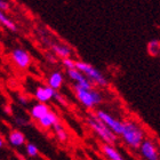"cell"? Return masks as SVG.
Instances as JSON below:
<instances>
[{
    "mask_svg": "<svg viewBox=\"0 0 160 160\" xmlns=\"http://www.w3.org/2000/svg\"><path fill=\"white\" fill-rule=\"evenodd\" d=\"M123 142L132 149H140L141 144L145 140V133L140 123L134 120H125L123 121L122 134Z\"/></svg>",
    "mask_w": 160,
    "mask_h": 160,
    "instance_id": "obj_1",
    "label": "cell"
},
{
    "mask_svg": "<svg viewBox=\"0 0 160 160\" xmlns=\"http://www.w3.org/2000/svg\"><path fill=\"white\" fill-rule=\"evenodd\" d=\"M87 123H88V126L92 128V130H93L94 133L103 141L104 144H110V145H112V144H114L117 142V138H118L117 135L109 127L105 126L96 116H90L87 119Z\"/></svg>",
    "mask_w": 160,
    "mask_h": 160,
    "instance_id": "obj_2",
    "label": "cell"
},
{
    "mask_svg": "<svg viewBox=\"0 0 160 160\" xmlns=\"http://www.w3.org/2000/svg\"><path fill=\"white\" fill-rule=\"evenodd\" d=\"M73 89L78 101L87 109H93L103 102L102 94L96 89H83L76 85L73 86Z\"/></svg>",
    "mask_w": 160,
    "mask_h": 160,
    "instance_id": "obj_3",
    "label": "cell"
},
{
    "mask_svg": "<svg viewBox=\"0 0 160 160\" xmlns=\"http://www.w3.org/2000/svg\"><path fill=\"white\" fill-rule=\"evenodd\" d=\"M76 69L79 70L81 73H83L88 79L90 80L92 83H96L97 86L105 87L108 86V80L104 77V74L98 71L96 68L90 65L89 63L82 62V61H77L76 62Z\"/></svg>",
    "mask_w": 160,
    "mask_h": 160,
    "instance_id": "obj_4",
    "label": "cell"
},
{
    "mask_svg": "<svg viewBox=\"0 0 160 160\" xmlns=\"http://www.w3.org/2000/svg\"><path fill=\"white\" fill-rule=\"evenodd\" d=\"M95 116H96L105 126L109 127L117 136L122 134L123 121L117 119L116 117L111 116L110 113H108V112H105V111H103V110H97L96 112H95Z\"/></svg>",
    "mask_w": 160,
    "mask_h": 160,
    "instance_id": "obj_5",
    "label": "cell"
},
{
    "mask_svg": "<svg viewBox=\"0 0 160 160\" xmlns=\"http://www.w3.org/2000/svg\"><path fill=\"white\" fill-rule=\"evenodd\" d=\"M141 156L144 160H160L159 152H158V148L156 147V144L149 138H145L144 142L141 144L140 149Z\"/></svg>",
    "mask_w": 160,
    "mask_h": 160,
    "instance_id": "obj_6",
    "label": "cell"
},
{
    "mask_svg": "<svg viewBox=\"0 0 160 160\" xmlns=\"http://www.w3.org/2000/svg\"><path fill=\"white\" fill-rule=\"evenodd\" d=\"M12 60L20 69H27L31 63L30 54L22 48H15L12 52Z\"/></svg>",
    "mask_w": 160,
    "mask_h": 160,
    "instance_id": "obj_7",
    "label": "cell"
},
{
    "mask_svg": "<svg viewBox=\"0 0 160 160\" xmlns=\"http://www.w3.org/2000/svg\"><path fill=\"white\" fill-rule=\"evenodd\" d=\"M68 77L71 80H73L74 85L80 88L83 89H93V83L90 82V80L85 76L83 73H81L79 70L73 69V70H68Z\"/></svg>",
    "mask_w": 160,
    "mask_h": 160,
    "instance_id": "obj_8",
    "label": "cell"
},
{
    "mask_svg": "<svg viewBox=\"0 0 160 160\" xmlns=\"http://www.w3.org/2000/svg\"><path fill=\"white\" fill-rule=\"evenodd\" d=\"M56 90H54L53 88H50L49 86H39L36 88L34 92V97L39 103H45L46 104L48 101H50L52 98L55 97Z\"/></svg>",
    "mask_w": 160,
    "mask_h": 160,
    "instance_id": "obj_9",
    "label": "cell"
},
{
    "mask_svg": "<svg viewBox=\"0 0 160 160\" xmlns=\"http://www.w3.org/2000/svg\"><path fill=\"white\" fill-rule=\"evenodd\" d=\"M50 111L49 107L45 103H37L34 104L33 107L31 108L30 110V116L32 119L34 120H40L43 118L48 112Z\"/></svg>",
    "mask_w": 160,
    "mask_h": 160,
    "instance_id": "obj_10",
    "label": "cell"
},
{
    "mask_svg": "<svg viewBox=\"0 0 160 160\" xmlns=\"http://www.w3.org/2000/svg\"><path fill=\"white\" fill-rule=\"evenodd\" d=\"M58 122V118H57L56 113L53 111H49L48 113L43 118H41L40 120H38V125L43 129H48L54 127L56 123Z\"/></svg>",
    "mask_w": 160,
    "mask_h": 160,
    "instance_id": "obj_11",
    "label": "cell"
},
{
    "mask_svg": "<svg viewBox=\"0 0 160 160\" xmlns=\"http://www.w3.org/2000/svg\"><path fill=\"white\" fill-rule=\"evenodd\" d=\"M101 150L103 152V154L107 157L108 160H125L123 157L119 153V151L110 144H103L101 147Z\"/></svg>",
    "mask_w": 160,
    "mask_h": 160,
    "instance_id": "obj_12",
    "label": "cell"
},
{
    "mask_svg": "<svg viewBox=\"0 0 160 160\" xmlns=\"http://www.w3.org/2000/svg\"><path fill=\"white\" fill-rule=\"evenodd\" d=\"M8 142H9L10 145H13L15 148L22 147L25 143V135L20 130L14 129L8 135Z\"/></svg>",
    "mask_w": 160,
    "mask_h": 160,
    "instance_id": "obj_13",
    "label": "cell"
},
{
    "mask_svg": "<svg viewBox=\"0 0 160 160\" xmlns=\"http://www.w3.org/2000/svg\"><path fill=\"white\" fill-rule=\"evenodd\" d=\"M63 81H64L63 73L60 72V71H54L53 73L49 76V78H48V86L50 88H53L54 90H57L61 88Z\"/></svg>",
    "mask_w": 160,
    "mask_h": 160,
    "instance_id": "obj_14",
    "label": "cell"
},
{
    "mask_svg": "<svg viewBox=\"0 0 160 160\" xmlns=\"http://www.w3.org/2000/svg\"><path fill=\"white\" fill-rule=\"evenodd\" d=\"M53 49H54V52H55L60 57H62L63 60L70 58L71 49L68 46H65V45H54Z\"/></svg>",
    "mask_w": 160,
    "mask_h": 160,
    "instance_id": "obj_15",
    "label": "cell"
},
{
    "mask_svg": "<svg viewBox=\"0 0 160 160\" xmlns=\"http://www.w3.org/2000/svg\"><path fill=\"white\" fill-rule=\"evenodd\" d=\"M0 24L3 25L5 28H7L8 30H10L12 32H15L16 31V25L14 23L13 21L10 20L9 17L7 16L6 14L0 10Z\"/></svg>",
    "mask_w": 160,
    "mask_h": 160,
    "instance_id": "obj_16",
    "label": "cell"
},
{
    "mask_svg": "<svg viewBox=\"0 0 160 160\" xmlns=\"http://www.w3.org/2000/svg\"><path fill=\"white\" fill-rule=\"evenodd\" d=\"M54 128V132H55V134H56L57 138L61 141V142H67L68 140V133L67 130L64 129L63 125L58 121V122L55 125V126L53 127Z\"/></svg>",
    "mask_w": 160,
    "mask_h": 160,
    "instance_id": "obj_17",
    "label": "cell"
},
{
    "mask_svg": "<svg viewBox=\"0 0 160 160\" xmlns=\"http://www.w3.org/2000/svg\"><path fill=\"white\" fill-rule=\"evenodd\" d=\"M148 53L151 56H158L160 55V41L159 40H151L148 43Z\"/></svg>",
    "mask_w": 160,
    "mask_h": 160,
    "instance_id": "obj_18",
    "label": "cell"
},
{
    "mask_svg": "<svg viewBox=\"0 0 160 160\" xmlns=\"http://www.w3.org/2000/svg\"><path fill=\"white\" fill-rule=\"evenodd\" d=\"M27 153L29 157H37L38 153H39V150H38V147L33 143H28L27 144Z\"/></svg>",
    "mask_w": 160,
    "mask_h": 160,
    "instance_id": "obj_19",
    "label": "cell"
},
{
    "mask_svg": "<svg viewBox=\"0 0 160 160\" xmlns=\"http://www.w3.org/2000/svg\"><path fill=\"white\" fill-rule=\"evenodd\" d=\"M76 62L77 61H73L72 58H65L63 60V65L64 68H67V70H73L76 69Z\"/></svg>",
    "mask_w": 160,
    "mask_h": 160,
    "instance_id": "obj_20",
    "label": "cell"
},
{
    "mask_svg": "<svg viewBox=\"0 0 160 160\" xmlns=\"http://www.w3.org/2000/svg\"><path fill=\"white\" fill-rule=\"evenodd\" d=\"M8 9H9V5H8V2L3 1V0H0V10L5 13V12H7Z\"/></svg>",
    "mask_w": 160,
    "mask_h": 160,
    "instance_id": "obj_21",
    "label": "cell"
},
{
    "mask_svg": "<svg viewBox=\"0 0 160 160\" xmlns=\"http://www.w3.org/2000/svg\"><path fill=\"white\" fill-rule=\"evenodd\" d=\"M18 102H20L21 104H23V105H25V104H27L28 102H29V101H28V98H25V97L20 96V97H18Z\"/></svg>",
    "mask_w": 160,
    "mask_h": 160,
    "instance_id": "obj_22",
    "label": "cell"
},
{
    "mask_svg": "<svg viewBox=\"0 0 160 160\" xmlns=\"http://www.w3.org/2000/svg\"><path fill=\"white\" fill-rule=\"evenodd\" d=\"M3 145H5V140H3V137L0 135V149L3 148Z\"/></svg>",
    "mask_w": 160,
    "mask_h": 160,
    "instance_id": "obj_23",
    "label": "cell"
}]
</instances>
